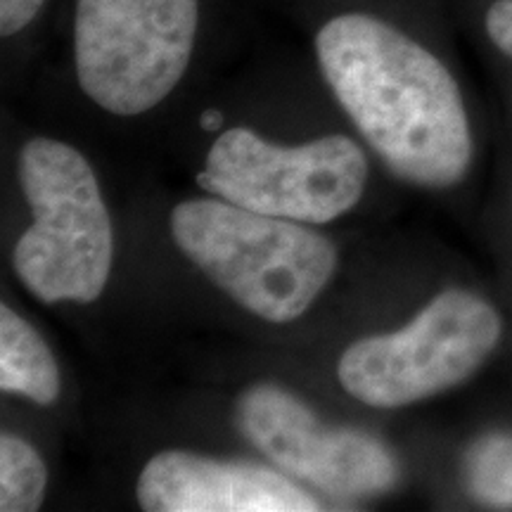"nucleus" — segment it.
I'll return each instance as SVG.
<instances>
[{"label":"nucleus","mask_w":512,"mask_h":512,"mask_svg":"<svg viewBox=\"0 0 512 512\" xmlns=\"http://www.w3.org/2000/svg\"><path fill=\"white\" fill-rule=\"evenodd\" d=\"M316 53L332 93L396 176L448 188L467 174L463 95L430 50L382 19L349 12L318 31Z\"/></svg>","instance_id":"nucleus-1"},{"label":"nucleus","mask_w":512,"mask_h":512,"mask_svg":"<svg viewBox=\"0 0 512 512\" xmlns=\"http://www.w3.org/2000/svg\"><path fill=\"white\" fill-rule=\"evenodd\" d=\"M181 252L254 316L290 323L330 283L337 252L297 221L226 200H188L171 216Z\"/></svg>","instance_id":"nucleus-2"},{"label":"nucleus","mask_w":512,"mask_h":512,"mask_svg":"<svg viewBox=\"0 0 512 512\" xmlns=\"http://www.w3.org/2000/svg\"><path fill=\"white\" fill-rule=\"evenodd\" d=\"M22 188L34 214L12 264L41 302H95L112 268V223L91 164L72 145L34 138L22 150Z\"/></svg>","instance_id":"nucleus-3"},{"label":"nucleus","mask_w":512,"mask_h":512,"mask_svg":"<svg viewBox=\"0 0 512 512\" xmlns=\"http://www.w3.org/2000/svg\"><path fill=\"white\" fill-rule=\"evenodd\" d=\"M200 0H79L76 74L102 110L136 117L183 79L195 48Z\"/></svg>","instance_id":"nucleus-4"},{"label":"nucleus","mask_w":512,"mask_h":512,"mask_svg":"<svg viewBox=\"0 0 512 512\" xmlns=\"http://www.w3.org/2000/svg\"><path fill=\"white\" fill-rule=\"evenodd\" d=\"M498 311L477 294L446 290L411 325L358 339L339 358L342 387L375 408H401L458 387L501 339Z\"/></svg>","instance_id":"nucleus-5"},{"label":"nucleus","mask_w":512,"mask_h":512,"mask_svg":"<svg viewBox=\"0 0 512 512\" xmlns=\"http://www.w3.org/2000/svg\"><path fill=\"white\" fill-rule=\"evenodd\" d=\"M366 181L368 159L347 136L280 147L249 128L223 133L197 176L221 200L297 223H328L347 214L361 200Z\"/></svg>","instance_id":"nucleus-6"},{"label":"nucleus","mask_w":512,"mask_h":512,"mask_svg":"<svg viewBox=\"0 0 512 512\" xmlns=\"http://www.w3.org/2000/svg\"><path fill=\"white\" fill-rule=\"evenodd\" d=\"M238 427L275 465L339 498L384 494L399 465L380 441L351 430H325L302 401L261 384L242 394Z\"/></svg>","instance_id":"nucleus-7"},{"label":"nucleus","mask_w":512,"mask_h":512,"mask_svg":"<svg viewBox=\"0 0 512 512\" xmlns=\"http://www.w3.org/2000/svg\"><path fill=\"white\" fill-rule=\"evenodd\" d=\"M140 508L150 512H311L316 498L280 472L164 451L138 479Z\"/></svg>","instance_id":"nucleus-8"},{"label":"nucleus","mask_w":512,"mask_h":512,"mask_svg":"<svg viewBox=\"0 0 512 512\" xmlns=\"http://www.w3.org/2000/svg\"><path fill=\"white\" fill-rule=\"evenodd\" d=\"M0 389L50 406L60 394V370L48 344L19 313L0 309Z\"/></svg>","instance_id":"nucleus-9"},{"label":"nucleus","mask_w":512,"mask_h":512,"mask_svg":"<svg viewBox=\"0 0 512 512\" xmlns=\"http://www.w3.org/2000/svg\"><path fill=\"white\" fill-rule=\"evenodd\" d=\"M470 496L486 508L512 510V434H484L465 451Z\"/></svg>","instance_id":"nucleus-10"},{"label":"nucleus","mask_w":512,"mask_h":512,"mask_svg":"<svg viewBox=\"0 0 512 512\" xmlns=\"http://www.w3.org/2000/svg\"><path fill=\"white\" fill-rule=\"evenodd\" d=\"M48 484L46 465L27 441L0 437V510L31 512L43 503Z\"/></svg>","instance_id":"nucleus-11"},{"label":"nucleus","mask_w":512,"mask_h":512,"mask_svg":"<svg viewBox=\"0 0 512 512\" xmlns=\"http://www.w3.org/2000/svg\"><path fill=\"white\" fill-rule=\"evenodd\" d=\"M46 0H0V34L15 36L29 27Z\"/></svg>","instance_id":"nucleus-12"},{"label":"nucleus","mask_w":512,"mask_h":512,"mask_svg":"<svg viewBox=\"0 0 512 512\" xmlns=\"http://www.w3.org/2000/svg\"><path fill=\"white\" fill-rule=\"evenodd\" d=\"M486 34L498 50L512 57V0H496L486 12Z\"/></svg>","instance_id":"nucleus-13"},{"label":"nucleus","mask_w":512,"mask_h":512,"mask_svg":"<svg viewBox=\"0 0 512 512\" xmlns=\"http://www.w3.org/2000/svg\"><path fill=\"white\" fill-rule=\"evenodd\" d=\"M223 124V114L219 110H207L202 114V128L204 131H219Z\"/></svg>","instance_id":"nucleus-14"}]
</instances>
